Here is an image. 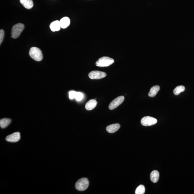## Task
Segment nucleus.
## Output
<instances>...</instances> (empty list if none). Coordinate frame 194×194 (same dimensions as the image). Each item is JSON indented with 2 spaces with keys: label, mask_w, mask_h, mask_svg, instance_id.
<instances>
[{
  "label": "nucleus",
  "mask_w": 194,
  "mask_h": 194,
  "mask_svg": "<svg viewBox=\"0 0 194 194\" xmlns=\"http://www.w3.org/2000/svg\"><path fill=\"white\" fill-rule=\"evenodd\" d=\"M22 5L27 9H30L34 6V3L32 0H20Z\"/></svg>",
  "instance_id": "f8f14e48"
},
{
  "label": "nucleus",
  "mask_w": 194,
  "mask_h": 194,
  "mask_svg": "<svg viewBox=\"0 0 194 194\" xmlns=\"http://www.w3.org/2000/svg\"><path fill=\"white\" fill-rule=\"evenodd\" d=\"M106 76L107 74L105 72L97 71H91L89 74V78L93 79H101Z\"/></svg>",
  "instance_id": "423d86ee"
},
{
  "label": "nucleus",
  "mask_w": 194,
  "mask_h": 194,
  "mask_svg": "<svg viewBox=\"0 0 194 194\" xmlns=\"http://www.w3.org/2000/svg\"><path fill=\"white\" fill-rule=\"evenodd\" d=\"M159 173L157 170H154L150 174V179L151 181L153 183L157 182L159 178Z\"/></svg>",
  "instance_id": "2eb2a0df"
},
{
  "label": "nucleus",
  "mask_w": 194,
  "mask_h": 194,
  "mask_svg": "<svg viewBox=\"0 0 194 194\" xmlns=\"http://www.w3.org/2000/svg\"><path fill=\"white\" fill-rule=\"evenodd\" d=\"M115 62L113 59L107 56H103L99 59L96 62V65L97 66L100 67L109 66Z\"/></svg>",
  "instance_id": "f257e3e1"
},
{
  "label": "nucleus",
  "mask_w": 194,
  "mask_h": 194,
  "mask_svg": "<svg viewBox=\"0 0 194 194\" xmlns=\"http://www.w3.org/2000/svg\"><path fill=\"white\" fill-rule=\"evenodd\" d=\"M83 97V94L80 92H77L76 96H75V99L77 101H81Z\"/></svg>",
  "instance_id": "6ab92c4d"
},
{
  "label": "nucleus",
  "mask_w": 194,
  "mask_h": 194,
  "mask_svg": "<svg viewBox=\"0 0 194 194\" xmlns=\"http://www.w3.org/2000/svg\"><path fill=\"white\" fill-rule=\"evenodd\" d=\"M60 26L62 28H66L70 25V20L68 17H64L60 21Z\"/></svg>",
  "instance_id": "4468645a"
},
{
  "label": "nucleus",
  "mask_w": 194,
  "mask_h": 194,
  "mask_svg": "<svg viewBox=\"0 0 194 194\" xmlns=\"http://www.w3.org/2000/svg\"><path fill=\"white\" fill-rule=\"evenodd\" d=\"M120 127L121 126L119 124H114L107 126L106 130L109 133H114L117 131Z\"/></svg>",
  "instance_id": "1a4fd4ad"
},
{
  "label": "nucleus",
  "mask_w": 194,
  "mask_h": 194,
  "mask_svg": "<svg viewBox=\"0 0 194 194\" xmlns=\"http://www.w3.org/2000/svg\"><path fill=\"white\" fill-rule=\"evenodd\" d=\"M157 121L156 118L150 116H146L142 119L141 122L143 126H149L156 124Z\"/></svg>",
  "instance_id": "39448f33"
},
{
  "label": "nucleus",
  "mask_w": 194,
  "mask_h": 194,
  "mask_svg": "<svg viewBox=\"0 0 194 194\" xmlns=\"http://www.w3.org/2000/svg\"><path fill=\"white\" fill-rule=\"evenodd\" d=\"M145 191V188L144 186L140 185L137 188L135 191L136 194H144Z\"/></svg>",
  "instance_id": "a211bd4d"
},
{
  "label": "nucleus",
  "mask_w": 194,
  "mask_h": 194,
  "mask_svg": "<svg viewBox=\"0 0 194 194\" xmlns=\"http://www.w3.org/2000/svg\"><path fill=\"white\" fill-rule=\"evenodd\" d=\"M124 100L123 96H120L114 99L110 103L109 108L111 110H113L117 108L123 103Z\"/></svg>",
  "instance_id": "0eeeda50"
},
{
  "label": "nucleus",
  "mask_w": 194,
  "mask_h": 194,
  "mask_svg": "<svg viewBox=\"0 0 194 194\" xmlns=\"http://www.w3.org/2000/svg\"><path fill=\"white\" fill-rule=\"evenodd\" d=\"M160 90V87L159 86L156 85V86H153L151 88L150 90L148 93V96L151 97H155L157 94Z\"/></svg>",
  "instance_id": "ddd939ff"
},
{
  "label": "nucleus",
  "mask_w": 194,
  "mask_h": 194,
  "mask_svg": "<svg viewBox=\"0 0 194 194\" xmlns=\"http://www.w3.org/2000/svg\"><path fill=\"white\" fill-rule=\"evenodd\" d=\"M11 120L8 118H3L0 121V126L2 128H5L7 127L11 123Z\"/></svg>",
  "instance_id": "dca6fc26"
},
{
  "label": "nucleus",
  "mask_w": 194,
  "mask_h": 194,
  "mask_svg": "<svg viewBox=\"0 0 194 194\" xmlns=\"http://www.w3.org/2000/svg\"><path fill=\"white\" fill-rule=\"evenodd\" d=\"M29 55L31 58L35 61H40L43 58V56L40 49L35 47L30 49Z\"/></svg>",
  "instance_id": "f03ea898"
},
{
  "label": "nucleus",
  "mask_w": 194,
  "mask_h": 194,
  "mask_svg": "<svg viewBox=\"0 0 194 194\" xmlns=\"http://www.w3.org/2000/svg\"><path fill=\"white\" fill-rule=\"evenodd\" d=\"M24 24L21 23L15 24L12 28L11 38H17L24 29Z\"/></svg>",
  "instance_id": "20e7f679"
},
{
  "label": "nucleus",
  "mask_w": 194,
  "mask_h": 194,
  "mask_svg": "<svg viewBox=\"0 0 194 194\" xmlns=\"http://www.w3.org/2000/svg\"><path fill=\"white\" fill-rule=\"evenodd\" d=\"M89 182L87 178L84 177L78 180L75 184V187L77 190L80 191H85L88 187Z\"/></svg>",
  "instance_id": "7ed1b4c3"
},
{
  "label": "nucleus",
  "mask_w": 194,
  "mask_h": 194,
  "mask_svg": "<svg viewBox=\"0 0 194 194\" xmlns=\"http://www.w3.org/2000/svg\"><path fill=\"white\" fill-rule=\"evenodd\" d=\"M77 92L73 91H72L69 93V97L70 99H73L75 98L76 96Z\"/></svg>",
  "instance_id": "aec40b11"
},
{
  "label": "nucleus",
  "mask_w": 194,
  "mask_h": 194,
  "mask_svg": "<svg viewBox=\"0 0 194 194\" xmlns=\"http://www.w3.org/2000/svg\"><path fill=\"white\" fill-rule=\"evenodd\" d=\"M97 105V102L95 99H91L88 101L85 105V108L88 111H91L94 109Z\"/></svg>",
  "instance_id": "9d476101"
},
{
  "label": "nucleus",
  "mask_w": 194,
  "mask_h": 194,
  "mask_svg": "<svg viewBox=\"0 0 194 194\" xmlns=\"http://www.w3.org/2000/svg\"><path fill=\"white\" fill-rule=\"evenodd\" d=\"M185 90V87L183 86H179L174 89L173 93L175 95H179L181 92H183Z\"/></svg>",
  "instance_id": "f3484780"
},
{
  "label": "nucleus",
  "mask_w": 194,
  "mask_h": 194,
  "mask_svg": "<svg viewBox=\"0 0 194 194\" xmlns=\"http://www.w3.org/2000/svg\"><path fill=\"white\" fill-rule=\"evenodd\" d=\"M50 29L53 32L59 31L61 28L60 21L56 20L52 22L50 26Z\"/></svg>",
  "instance_id": "9b49d317"
},
{
  "label": "nucleus",
  "mask_w": 194,
  "mask_h": 194,
  "mask_svg": "<svg viewBox=\"0 0 194 194\" xmlns=\"http://www.w3.org/2000/svg\"><path fill=\"white\" fill-rule=\"evenodd\" d=\"M5 32L3 30H1L0 31V44H1L3 41Z\"/></svg>",
  "instance_id": "412c9836"
},
{
  "label": "nucleus",
  "mask_w": 194,
  "mask_h": 194,
  "mask_svg": "<svg viewBox=\"0 0 194 194\" xmlns=\"http://www.w3.org/2000/svg\"><path fill=\"white\" fill-rule=\"evenodd\" d=\"M21 138L20 134L19 132H15L6 137V140L7 141L11 142H17L20 140Z\"/></svg>",
  "instance_id": "6e6552de"
}]
</instances>
